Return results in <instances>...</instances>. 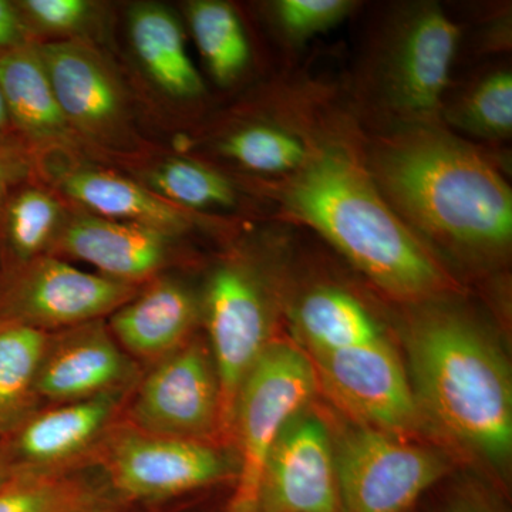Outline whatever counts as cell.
I'll return each mask as SVG.
<instances>
[{"label": "cell", "mask_w": 512, "mask_h": 512, "mask_svg": "<svg viewBox=\"0 0 512 512\" xmlns=\"http://www.w3.org/2000/svg\"><path fill=\"white\" fill-rule=\"evenodd\" d=\"M286 202L372 279L407 302L439 296L448 276L383 200L365 168L340 150H325L302 165Z\"/></svg>", "instance_id": "6da1fadb"}, {"label": "cell", "mask_w": 512, "mask_h": 512, "mask_svg": "<svg viewBox=\"0 0 512 512\" xmlns=\"http://www.w3.org/2000/svg\"><path fill=\"white\" fill-rule=\"evenodd\" d=\"M410 383L423 417L493 461L512 448V382L494 340L470 320L430 312L404 335Z\"/></svg>", "instance_id": "7a4b0ae2"}, {"label": "cell", "mask_w": 512, "mask_h": 512, "mask_svg": "<svg viewBox=\"0 0 512 512\" xmlns=\"http://www.w3.org/2000/svg\"><path fill=\"white\" fill-rule=\"evenodd\" d=\"M375 167L397 207L431 237L484 252L510 244V187L473 148L417 133L387 144Z\"/></svg>", "instance_id": "3957f363"}, {"label": "cell", "mask_w": 512, "mask_h": 512, "mask_svg": "<svg viewBox=\"0 0 512 512\" xmlns=\"http://www.w3.org/2000/svg\"><path fill=\"white\" fill-rule=\"evenodd\" d=\"M318 384L306 353L288 343H268L242 384L235 406L232 439L238 446L237 485L228 512H258L269 453L286 424L311 403Z\"/></svg>", "instance_id": "277c9868"}, {"label": "cell", "mask_w": 512, "mask_h": 512, "mask_svg": "<svg viewBox=\"0 0 512 512\" xmlns=\"http://www.w3.org/2000/svg\"><path fill=\"white\" fill-rule=\"evenodd\" d=\"M335 463L342 512H412L450 468L437 451L372 427L346 433Z\"/></svg>", "instance_id": "5b68a950"}, {"label": "cell", "mask_w": 512, "mask_h": 512, "mask_svg": "<svg viewBox=\"0 0 512 512\" xmlns=\"http://www.w3.org/2000/svg\"><path fill=\"white\" fill-rule=\"evenodd\" d=\"M308 356L318 382L367 427L393 436L419 429L423 414L402 359L386 336L369 345Z\"/></svg>", "instance_id": "8992f818"}, {"label": "cell", "mask_w": 512, "mask_h": 512, "mask_svg": "<svg viewBox=\"0 0 512 512\" xmlns=\"http://www.w3.org/2000/svg\"><path fill=\"white\" fill-rule=\"evenodd\" d=\"M205 316L220 392L218 433L232 437L238 394L269 343L264 299L244 269L222 266L208 285Z\"/></svg>", "instance_id": "52a82bcc"}, {"label": "cell", "mask_w": 512, "mask_h": 512, "mask_svg": "<svg viewBox=\"0 0 512 512\" xmlns=\"http://www.w3.org/2000/svg\"><path fill=\"white\" fill-rule=\"evenodd\" d=\"M137 430L200 440L220 429V392L211 353L200 342L158 360L131 409Z\"/></svg>", "instance_id": "ba28073f"}, {"label": "cell", "mask_w": 512, "mask_h": 512, "mask_svg": "<svg viewBox=\"0 0 512 512\" xmlns=\"http://www.w3.org/2000/svg\"><path fill=\"white\" fill-rule=\"evenodd\" d=\"M22 266L6 299L9 322L43 332L96 322L138 293L136 285L90 274L56 255H40Z\"/></svg>", "instance_id": "9c48e42d"}, {"label": "cell", "mask_w": 512, "mask_h": 512, "mask_svg": "<svg viewBox=\"0 0 512 512\" xmlns=\"http://www.w3.org/2000/svg\"><path fill=\"white\" fill-rule=\"evenodd\" d=\"M36 46L70 130L100 146L124 144L130 123L126 93L106 59L79 40Z\"/></svg>", "instance_id": "30bf717a"}, {"label": "cell", "mask_w": 512, "mask_h": 512, "mask_svg": "<svg viewBox=\"0 0 512 512\" xmlns=\"http://www.w3.org/2000/svg\"><path fill=\"white\" fill-rule=\"evenodd\" d=\"M111 483L127 497H174L237 477L229 460L201 440L156 436L140 430L121 434L109 454Z\"/></svg>", "instance_id": "8fae6325"}, {"label": "cell", "mask_w": 512, "mask_h": 512, "mask_svg": "<svg viewBox=\"0 0 512 512\" xmlns=\"http://www.w3.org/2000/svg\"><path fill=\"white\" fill-rule=\"evenodd\" d=\"M258 512H342L335 444L316 414L303 410L279 434L262 473Z\"/></svg>", "instance_id": "7c38bea8"}, {"label": "cell", "mask_w": 512, "mask_h": 512, "mask_svg": "<svg viewBox=\"0 0 512 512\" xmlns=\"http://www.w3.org/2000/svg\"><path fill=\"white\" fill-rule=\"evenodd\" d=\"M131 375L133 366L126 353L101 320H96L47 342L35 392L55 402H77L123 389Z\"/></svg>", "instance_id": "4fadbf2b"}, {"label": "cell", "mask_w": 512, "mask_h": 512, "mask_svg": "<svg viewBox=\"0 0 512 512\" xmlns=\"http://www.w3.org/2000/svg\"><path fill=\"white\" fill-rule=\"evenodd\" d=\"M171 238L144 225L83 214L64 220L50 248L56 256L94 266L106 278L137 286L164 265Z\"/></svg>", "instance_id": "5bb4252c"}, {"label": "cell", "mask_w": 512, "mask_h": 512, "mask_svg": "<svg viewBox=\"0 0 512 512\" xmlns=\"http://www.w3.org/2000/svg\"><path fill=\"white\" fill-rule=\"evenodd\" d=\"M198 318L184 285L160 279L111 313L110 332L120 348L143 359H163L181 348Z\"/></svg>", "instance_id": "9a60e30c"}, {"label": "cell", "mask_w": 512, "mask_h": 512, "mask_svg": "<svg viewBox=\"0 0 512 512\" xmlns=\"http://www.w3.org/2000/svg\"><path fill=\"white\" fill-rule=\"evenodd\" d=\"M457 42V26L439 9L424 10L410 23L393 70V92L400 106L420 114L439 106Z\"/></svg>", "instance_id": "2e32d148"}, {"label": "cell", "mask_w": 512, "mask_h": 512, "mask_svg": "<svg viewBox=\"0 0 512 512\" xmlns=\"http://www.w3.org/2000/svg\"><path fill=\"white\" fill-rule=\"evenodd\" d=\"M0 89L8 106L13 130L36 146L69 143L73 131L33 43L0 55Z\"/></svg>", "instance_id": "e0dca14e"}, {"label": "cell", "mask_w": 512, "mask_h": 512, "mask_svg": "<svg viewBox=\"0 0 512 512\" xmlns=\"http://www.w3.org/2000/svg\"><path fill=\"white\" fill-rule=\"evenodd\" d=\"M123 396L124 387L37 414L20 431V456L37 470H50L76 456L106 429Z\"/></svg>", "instance_id": "ac0fdd59"}, {"label": "cell", "mask_w": 512, "mask_h": 512, "mask_svg": "<svg viewBox=\"0 0 512 512\" xmlns=\"http://www.w3.org/2000/svg\"><path fill=\"white\" fill-rule=\"evenodd\" d=\"M60 188L96 217L144 225L171 237L188 228L187 215L180 208L143 185L109 171H67L60 177Z\"/></svg>", "instance_id": "d6986e66"}, {"label": "cell", "mask_w": 512, "mask_h": 512, "mask_svg": "<svg viewBox=\"0 0 512 512\" xmlns=\"http://www.w3.org/2000/svg\"><path fill=\"white\" fill-rule=\"evenodd\" d=\"M131 46L138 62L161 92L174 99H194L204 90L180 23L173 13L156 3H141L128 19Z\"/></svg>", "instance_id": "ffe728a7"}, {"label": "cell", "mask_w": 512, "mask_h": 512, "mask_svg": "<svg viewBox=\"0 0 512 512\" xmlns=\"http://www.w3.org/2000/svg\"><path fill=\"white\" fill-rule=\"evenodd\" d=\"M296 323L309 352H336L384 338L365 306L348 292L318 288L303 298Z\"/></svg>", "instance_id": "44dd1931"}, {"label": "cell", "mask_w": 512, "mask_h": 512, "mask_svg": "<svg viewBox=\"0 0 512 512\" xmlns=\"http://www.w3.org/2000/svg\"><path fill=\"white\" fill-rule=\"evenodd\" d=\"M64 220L62 205L50 192L18 188L0 205V238L10 256L25 265L50 247Z\"/></svg>", "instance_id": "7402d4cb"}, {"label": "cell", "mask_w": 512, "mask_h": 512, "mask_svg": "<svg viewBox=\"0 0 512 512\" xmlns=\"http://www.w3.org/2000/svg\"><path fill=\"white\" fill-rule=\"evenodd\" d=\"M107 504L77 478L32 468L0 487V512H106Z\"/></svg>", "instance_id": "603a6c76"}, {"label": "cell", "mask_w": 512, "mask_h": 512, "mask_svg": "<svg viewBox=\"0 0 512 512\" xmlns=\"http://www.w3.org/2000/svg\"><path fill=\"white\" fill-rule=\"evenodd\" d=\"M188 19L195 43L218 83L227 84L244 72L249 45L235 10L217 0L190 3Z\"/></svg>", "instance_id": "cb8c5ba5"}, {"label": "cell", "mask_w": 512, "mask_h": 512, "mask_svg": "<svg viewBox=\"0 0 512 512\" xmlns=\"http://www.w3.org/2000/svg\"><path fill=\"white\" fill-rule=\"evenodd\" d=\"M49 339L43 330L6 322L0 326V423L36 394L37 372Z\"/></svg>", "instance_id": "d4e9b609"}, {"label": "cell", "mask_w": 512, "mask_h": 512, "mask_svg": "<svg viewBox=\"0 0 512 512\" xmlns=\"http://www.w3.org/2000/svg\"><path fill=\"white\" fill-rule=\"evenodd\" d=\"M148 190L175 207H232L235 190L227 178L194 161L173 158L147 174Z\"/></svg>", "instance_id": "484cf974"}, {"label": "cell", "mask_w": 512, "mask_h": 512, "mask_svg": "<svg viewBox=\"0 0 512 512\" xmlns=\"http://www.w3.org/2000/svg\"><path fill=\"white\" fill-rule=\"evenodd\" d=\"M221 151L235 163L258 173H286L308 160L299 138L271 126L241 128L222 141Z\"/></svg>", "instance_id": "4316f807"}, {"label": "cell", "mask_w": 512, "mask_h": 512, "mask_svg": "<svg viewBox=\"0 0 512 512\" xmlns=\"http://www.w3.org/2000/svg\"><path fill=\"white\" fill-rule=\"evenodd\" d=\"M466 119L477 130L505 136L512 128V76L495 73L478 84L466 104Z\"/></svg>", "instance_id": "83f0119b"}, {"label": "cell", "mask_w": 512, "mask_h": 512, "mask_svg": "<svg viewBox=\"0 0 512 512\" xmlns=\"http://www.w3.org/2000/svg\"><path fill=\"white\" fill-rule=\"evenodd\" d=\"M16 8L28 26L55 35L79 32L92 18L93 5L86 0H20Z\"/></svg>", "instance_id": "f1b7e54d"}, {"label": "cell", "mask_w": 512, "mask_h": 512, "mask_svg": "<svg viewBox=\"0 0 512 512\" xmlns=\"http://www.w3.org/2000/svg\"><path fill=\"white\" fill-rule=\"evenodd\" d=\"M350 8L346 0H282L276 3V16L289 35L303 39L332 28Z\"/></svg>", "instance_id": "f546056e"}, {"label": "cell", "mask_w": 512, "mask_h": 512, "mask_svg": "<svg viewBox=\"0 0 512 512\" xmlns=\"http://www.w3.org/2000/svg\"><path fill=\"white\" fill-rule=\"evenodd\" d=\"M434 512H505L497 498L477 488H460L447 495Z\"/></svg>", "instance_id": "4dcf8cb0"}, {"label": "cell", "mask_w": 512, "mask_h": 512, "mask_svg": "<svg viewBox=\"0 0 512 512\" xmlns=\"http://www.w3.org/2000/svg\"><path fill=\"white\" fill-rule=\"evenodd\" d=\"M30 32L15 2L0 0V55L29 45Z\"/></svg>", "instance_id": "1f68e13d"}, {"label": "cell", "mask_w": 512, "mask_h": 512, "mask_svg": "<svg viewBox=\"0 0 512 512\" xmlns=\"http://www.w3.org/2000/svg\"><path fill=\"white\" fill-rule=\"evenodd\" d=\"M22 165L18 148L9 140L0 141V205L18 183Z\"/></svg>", "instance_id": "d6a6232c"}, {"label": "cell", "mask_w": 512, "mask_h": 512, "mask_svg": "<svg viewBox=\"0 0 512 512\" xmlns=\"http://www.w3.org/2000/svg\"><path fill=\"white\" fill-rule=\"evenodd\" d=\"M12 130L8 106H6L5 97H3L2 89H0V141L9 140V134Z\"/></svg>", "instance_id": "836d02e7"}, {"label": "cell", "mask_w": 512, "mask_h": 512, "mask_svg": "<svg viewBox=\"0 0 512 512\" xmlns=\"http://www.w3.org/2000/svg\"><path fill=\"white\" fill-rule=\"evenodd\" d=\"M10 477H12V471H10L8 464L0 461V487H2Z\"/></svg>", "instance_id": "e575fe53"}]
</instances>
